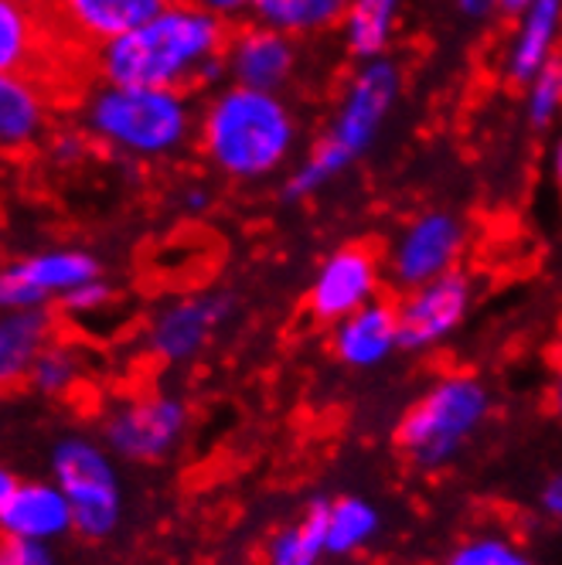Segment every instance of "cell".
Wrapping results in <instances>:
<instances>
[{
    "label": "cell",
    "mask_w": 562,
    "mask_h": 565,
    "mask_svg": "<svg viewBox=\"0 0 562 565\" xmlns=\"http://www.w3.org/2000/svg\"><path fill=\"white\" fill-rule=\"evenodd\" d=\"M559 38H562V0H532L518 14V28L505 58V75L515 86H529L539 72H545L555 62Z\"/></svg>",
    "instance_id": "obj_18"
},
{
    "label": "cell",
    "mask_w": 562,
    "mask_h": 565,
    "mask_svg": "<svg viewBox=\"0 0 562 565\" xmlns=\"http://www.w3.org/2000/svg\"><path fill=\"white\" fill-rule=\"evenodd\" d=\"M52 310H0V392L28 382L38 354L55 341Z\"/></svg>",
    "instance_id": "obj_19"
},
{
    "label": "cell",
    "mask_w": 562,
    "mask_h": 565,
    "mask_svg": "<svg viewBox=\"0 0 562 565\" xmlns=\"http://www.w3.org/2000/svg\"><path fill=\"white\" fill-rule=\"evenodd\" d=\"M171 0H49V24L72 45L96 52L157 18Z\"/></svg>",
    "instance_id": "obj_14"
},
{
    "label": "cell",
    "mask_w": 562,
    "mask_h": 565,
    "mask_svg": "<svg viewBox=\"0 0 562 565\" xmlns=\"http://www.w3.org/2000/svg\"><path fill=\"white\" fill-rule=\"evenodd\" d=\"M99 276L103 263L89 249L52 246L18 256L0 263V310H49Z\"/></svg>",
    "instance_id": "obj_9"
},
{
    "label": "cell",
    "mask_w": 562,
    "mask_h": 565,
    "mask_svg": "<svg viewBox=\"0 0 562 565\" xmlns=\"http://www.w3.org/2000/svg\"><path fill=\"white\" fill-rule=\"evenodd\" d=\"M539 511L562 524V470H555L545 483H542V491H539Z\"/></svg>",
    "instance_id": "obj_32"
},
{
    "label": "cell",
    "mask_w": 562,
    "mask_h": 565,
    "mask_svg": "<svg viewBox=\"0 0 562 565\" xmlns=\"http://www.w3.org/2000/svg\"><path fill=\"white\" fill-rule=\"evenodd\" d=\"M529 4H532V0H501L498 11H505V14H521Z\"/></svg>",
    "instance_id": "obj_38"
},
{
    "label": "cell",
    "mask_w": 562,
    "mask_h": 565,
    "mask_svg": "<svg viewBox=\"0 0 562 565\" xmlns=\"http://www.w3.org/2000/svg\"><path fill=\"white\" fill-rule=\"evenodd\" d=\"M382 529L385 518L375 501L358 494L328 498V555L348 558L365 552L372 542H379Z\"/></svg>",
    "instance_id": "obj_23"
},
{
    "label": "cell",
    "mask_w": 562,
    "mask_h": 565,
    "mask_svg": "<svg viewBox=\"0 0 562 565\" xmlns=\"http://www.w3.org/2000/svg\"><path fill=\"white\" fill-rule=\"evenodd\" d=\"M382 287L385 259L365 242H348V246L320 259L307 287V313L317 324L335 328L338 320L351 317L354 310L382 300Z\"/></svg>",
    "instance_id": "obj_11"
},
{
    "label": "cell",
    "mask_w": 562,
    "mask_h": 565,
    "mask_svg": "<svg viewBox=\"0 0 562 565\" xmlns=\"http://www.w3.org/2000/svg\"><path fill=\"white\" fill-rule=\"evenodd\" d=\"M235 300L222 290L184 294L160 303L147 320V351L160 365H188L202 358L232 317Z\"/></svg>",
    "instance_id": "obj_12"
},
{
    "label": "cell",
    "mask_w": 562,
    "mask_h": 565,
    "mask_svg": "<svg viewBox=\"0 0 562 565\" xmlns=\"http://www.w3.org/2000/svg\"><path fill=\"white\" fill-rule=\"evenodd\" d=\"M0 565H59L52 545L0 535Z\"/></svg>",
    "instance_id": "obj_29"
},
{
    "label": "cell",
    "mask_w": 562,
    "mask_h": 565,
    "mask_svg": "<svg viewBox=\"0 0 562 565\" xmlns=\"http://www.w3.org/2000/svg\"><path fill=\"white\" fill-rule=\"evenodd\" d=\"M495 416V392L477 372H439L399 416L392 443L420 477L447 473Z\"/></svg>",
    "instance_id": "obj_5"
},
{
    "label": "cell",
    "mask_w": 562,
    "mask_h": 565,
    "mask_svg": "<svg viewBox=\"0 0 562 565\" xmlns=\"http://www.w3.org/2000/svg\"><path fill=\"white\" fill-rule=\"evenodd\" d=\"M49 14L24 0H0V75L34 72L45 55Z\"/></svg>",
    "instance_id": "obj_20"
},
{
    "label": "cell",
    "mask_w": 562,
    "mask_h": 565,
    "mask_svg": "<svg viewBox=\"0 0 562 565\" xmlns=\"http://www.w3.org/2000/svg\"><path fill=\"white\" fill-rule=\"evenodd\" d=\"M184 4L202 8V11H209V14H215V18L229 21V24L250 18V11H253V0H184Z\"/></svg>",
    "instance_id": "obj_31"
},
{
    "label": "cell",
    "mask_w": 562,
    "mask_h": 565,
    "mask_svg": "<svg viewBox=\"0 0 562 565\" xmlns=\"http://www.w3.org/2000/svg\"><path fill=\"white\" fill-rule=\"evenodd\" d=\"M439 565H542L536 552L521 542L511 529L480 524V529L460 535Z\"/></svg>",
    "instance_id": "obj_24"
},
{
    "label": "cell",
    "mask_w": 562,
    "mask_h": 565,
    "mask_svg": "<svg viewBox=\"0 0 562 565\" xmlns=\"http://www.w3.org/2000/svg\"><path fill=\"white\" fill-rule=\"evenodd\" d=\"M464 253H467L464 218L444 209H430L410 218L392 238L385 256V279L395 294L416 290L430 279L460 269Z\"/></svg>",
    "instance_id": "obj_8"
},
{
    "label": "cell",
    "mask_w": 562,
    "mask_h": 565,
    "mask_svg": "<svg viewBox=\"0 0 562 565\" xmlns=\"http://www.w3.org/2000/svg\"><path fill=\"white\" fill-rule=\"evenodd\" d=\"M55 99L34 72L0 75V153H28L52 137Z\"/></svg>",
    "instance_id": "obj_15"
},
{
    "label": "cell",
    "mask_w": 562,
    "mask_h": 565,
    "mask_svg": "<svg viewBox=\"0 0 562 565\" xmlns=\"http://www.w3.org/2000/svg\"><path fill=\"white\" fill-rule=\"evenodd\" d=\"M555 65H559V83H562V58H559V62H555Z\"/></svg>",
    "instance_id": "obj_40"
},
{
    "label": "cell",
    "mask_w": 562,
    "mask_h": 565,
    "mask_svg": "<svg viewBox=\"0 0 562 565\" xmlns=\"http://www.w3.org/2000/svg\"><path fill=\"white\" fill-rule=\"evenodd\" d=\"M555 62L545 72H539L526 86V116H529L532 130L552 127L559 119V113H562V83H559V65Z\"/></svg>",
    "instance_id": "obj_27"
},
{
    "label": "cell",
    "mask_w": 562,
    "mask_h": 565,
    "mask_svg": "<svg viewBox=\"0 0 562 565\" xmlns=\"http://www.w3.org/2000/svg\"><path fill=\"white\" fill-rule=\"evenodd\" d=\"M297 143L300 119L279 93L222 83L198 103L194 150L225 181L259 184L279 174Z\"/></svg>",
    "instance_id": "obj_2"
},
{
    "label": "cell",
    "mask_w": 562,
    "mask_h": 565,
    "mask_svg": "<svg viewBox=\"0 0 562 565\" xmlns=\"http://www.w3.org/2000/svg\"><path fill=\"white\" fill-rule=\"evenodd\" d=\"M351 0H253L246 21L290 34L297 42L328 34L344 24Z\"/></svg>",
    "instance_id": "obj_21"
},
{
    "label": "cell",
    "mask_w": 562,
    "mask_h": 565,
    "mask_svg": "<svg viewBox=\"0 0 562 565\" xmlns=\"http://www.w3.org/2000/svg\"><path fill=\"white\" fill-rule=\"evenodd\" d=\"M191 426L188 402L174 392H137L103 416V443L116 460L160 463L174 457Z\"/></svg>",
    "instance_id": "obj_7"
},
{
    "label": "cell",
    "mask_w": 562,
    "mask_h": 565,
    "mask_svg": "<svg viewBox=\"0 0 562 565\" xmlns=\"http://www.w3.org/2000/svg\"><path fill=\"white\" fill-rule=\"evenodd\" d=\"M86 375V358L72 341H52L42 354H38L34 369L28 375V385L45 395V398H65L78 388Z\"/></svg>",
    "instance_id": "obj_26"
},
{
    "label": "cell",
    "mask_w": 562,
    "mask_h": 565,
    "mask_svg": "<svg viewBox=\"0 0 562 565\" xmlns=\"http://www.w3.org/2000/svg\"><path fill=\"white\" fill-rule=\"evenodd\" d=\"M545 402H549V413L562 423V348L552 361V375H549V388H545Z\"/></svg>",
    "instance_id": "obj_33"
},
{
    "label": "cell",
    "mask_w": 562,
    "mask_h": 565,
    "mask_svg": "<svg viewBox=\"0 0 562 565\" xmlns=\"http://www.w3.org/2000/svg\"><path fill=\"white\" fill-rule=\"evenodd\" d=\"M24 4H34V8H49V0H24Z\"/></svg>",
    "instance_id": "obj_39"
},
{
    "label": "cell",
    "mask_w": 562,
    "mask_h": 565,
    "mask_svg": "<svg viewBox=\"0 0 562 565\" xmlns=\"http://www.w3.org/2000/svg\"><path fill=\"white\" fill-rule=\"evenodd\" d=\"M474 307V279L464 269H454L439 279H430L416 290L399 294V351L430 354L444 348L470 317Z\"/></svg>",
    "instance_id": "obj_10"
},
{
    "label": "cell",
    "mask_w": 562,
    "mask_h": 565,
    "mask_svg": "<svg viewBox=\"0 0 562 565\" xmlns=\"http://www.w3.org/2000/svg\"><path fill=\"white\" fill-rule=\"evenodd\" d=\"M399 351L395 300H375L331 328V354L351 372H375Z\"/></svg>",
    "instance_id": "obj_16"
},
{
    "label": "cell",
    "mask_w": 562,
    "mask_h": 565,
    "mask_svg": "<svg viewBox=\"0 0 562 565\" xmlns=\"http://www.w3.org/2000/svg\"><path fill=\"white\" fill-rule=\"evenodd\" d=\"M109 303H113V287L106 282V276H99V279L86 282V287L72 290L59 307L72 317H93V313L106 310Z\"/></svg>",
    "instance_id": "obj_28"
},
{
    "label": "cell",
    "mask_w": 562,
    "mask_h": 565,
    "mask_svg": "<svg viewBox=\"0 0 562 565\" xmlns=\"http://www.w3.org/2000/svg\"><path fill=\"white\" fill-rule=\"evenodd\" d=\"M209 205H212V194H209V188L194 184V188H184V191H181V209H184V212L198 215V212H205Z\"/></svg>",
    "instance_id": "obj_34"
},
{
    "label": "cell",
    "mask_w": 562,
    "mask_h": 565,
    "mask_svg": "<svg viewBox=\"0 0 562 565\" xmlns=\"http://www.w3.org/2000/svg\"><path fill=\"white\" fill-rule=\"evenodd\" d=\"M501 0H457V11L470 21H480V18H488L491 11H498Z\"/></svg>",
    "instance_id": "obj_35"
},
{
    "label": "cell",
    "mask_w": 562,
    "mask_h": 565,
    "mask_svg": "<svg viewBox=\"0 0 562 565\" xmlns=\"http://www.w3.org/2000/svg\"><path fill=\"white\" fill-rule=\"evenodd\" d=\"M304 49L297 38L246 21L232 28L225 45V83L284 96L300 75Z\"/></svg>",
    "instance_id": "obj_13"
},
{
    "label": "cell",
    "mask_w": 562,
    "mask_h": 565,
    "mask_svg": "<svg viewBox=\"0 0 562 565\" xmlns=\"http://www.w3.org/2000/svg\"><path fill=\"white\" fill-rule=\"evenodd\" d=\"M399 93H403V72H399V65L389 55L361 62L348 78L325 134H320V140H314L300 164L287 174L284 201L317 198L341 174H348L379 143L399 103Z\"/></svg>",
    "instance_id": "obj_4"
},
{
    "label": "cell",
    "mask_w": 562,
    "mask_h": 565,
    "mask_svg": "<svg viewBox=\"0 0 562 565\" xmlns=\"http://www.w3.org/2000/svg\"><path fill=\"white\" fill-rule=\"evenodd\" d=\"M116 463L119 460L106 450L103 439L83 433H68L52 447V480L72 504L75 535L86 542L109 539L124 521V483Z\"/></svg>",
    "instance_id": "obj_6"
},
{
    "label": "cell",
    "mask_w": 562,
    "mask_h": 565,
    "mask_svg": "<svg viewBox=\"0 0 562 565\" xmlns=\"http://www.w3.org/2000/svg\"><path fill=\"white\" fill-rule=\"evenodd\" d=\"M18 477L4 467V463H0V511H4L8 508V501L14 498V491H18Z\"/></svg>",
    "instance_id": "obj_36"
},
{
    "label": "cell",
    "mask_w": 562,
    "mask_h": 565,
    "mask_svg": "<svg viewBox=\"0 0 562 565\" xmlns=\"http://www.w3.org/2000/svg\"><path fill=\"white\" fill-rule=\"evenodd\" d=\"M45 143H49V153L55 164H78L89 147V137L83 130H62V134H52Z\"/></svg>",
    "instance_id": "obj_30"
},
{
    "label": "cell",
    "mask_w": 562,
    "mask_h": 565,
    "mask_svg": "<svg viewBox=\"0 0 562 565\" xmlns=\"http://www.w3.org/2000/svg\"><path fill=\"white\" fill-rule=\"evenodd\" d=\"M328 558V498H314L300 518L269 535L263 565H320Z\"/></svg>",
    "instance_id": "obj_22"
},
{
    "label": "cell",
    "mask_w": 562,
    "mask_h": 565,
    "mask_svg": "<svg viewBox=\"0 0 562 565\" xmlns=\"http://www.w3.org/2000/svg\"><path fill=\"white\" fill-rule=\"evenodd\" d=\"M232 24L171 0V4L134 28L130 34L93 52L96 78L116 86H150V89H178L202 93L225 83V45Z\"/></svg>",
    "instance_id": "obj_1"
},
{
    "label": "cell",
    "mask_w": 562,
    "mask_h": 565,
    "mask_svg": "<svg viewBox=\"0 0 562 565\" xmlns=\"http://www.w3.org/2000/svg\"><path fill=\"white\" fill-rule=\"evenodd\" d=\"M78 130L99 150L130 164H168L184 157L198 137V103L191 93L96 83L78 96Z\"/></svg>",
    "instance_id": "obj_3"
},
{
    "label": "cell",
    "mask_w": 562,
    "mask_h": 565,
    "mask_svg": "<svg viewBox=\"0 0 562 565\" xmlns=\"http://www.w3.org/2000/svg\"><path fill=\"white\" fill-rule=\"evenodd\" d=\"M399 11H403V0H351L348 18L341 24L348 52L358 62L385 55Z\"/></svg>",
    "instance_id": "obj_25"
},
{
    "label": "cell",
    "mask_w": 562,
    "mask_h": 565,
    "mask_svg": "<svg viewBox=\"0 0 562 565\" xmlns=\"http://www.w3.org/2000/svg\"><path fill=\"white\" fill-rule=\"evenodd\" d=\"M75 532L72 504L55 480H21L8 508L0 511V535L55 545Z\"/></svg>",
    "instance_id": "obj_17"
},
{
    "label": "cell",
    "mask_w": 562,
    "mask_h": 565,
    "mask_svg": "<svg viewBox=\"0 0 562 565\" xmlns=\"http://www.w3.org/2000/svg\"><path fill=\"white\" fill-rule=\"evenodd\" d=\"M552 181H555V188H559V194H562V137H559L555 147H552Z\"/></svg>",
    "instance_id": "obj_37"
}]
</instances>
